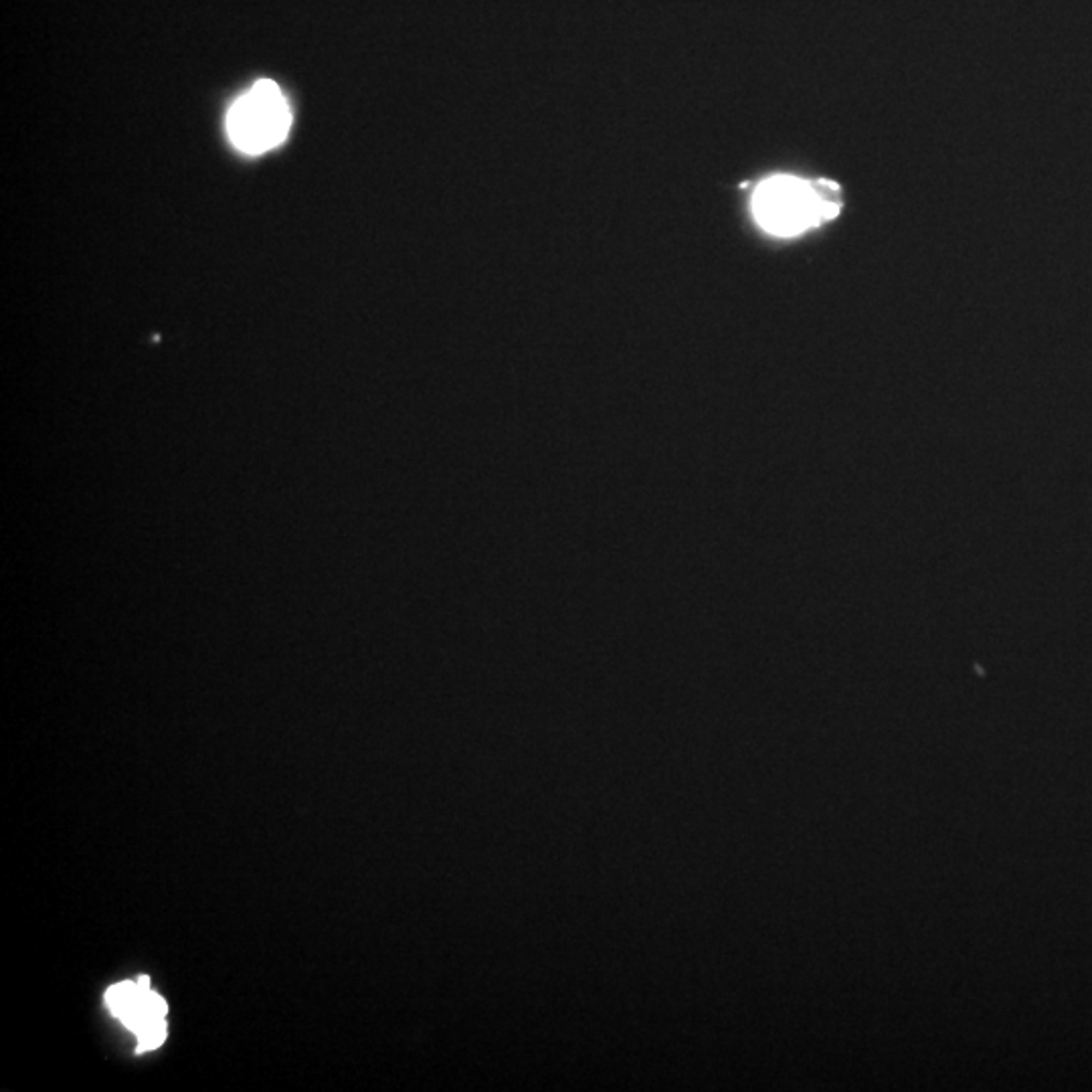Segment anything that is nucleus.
Instances as JSON below:
<instances>
[{
    "label": "nucleus",
    "mask_w": 1092,
    "mask_h": 1092,
    "mask_svg": "<svg viewBox=\"0 0 1092 1092\" xmlns=\"http://www.w3.org/2000/svg\"><path fill=\"white\" fill-rule=\"evenodd\" d=\"M838 186L807 182L795 176H771L756 186L753 213L756 223L779 237H789L835 217Z\"/></svg>",
    "instance_id": "nucleus-1"
},
{
    "label": "nucleus",
    "mask_w": 1092,
    "mask_h": 1092,
    "mask_svg": "<svg viewBox=\"0 0 1092 1092\" xmlns=\"http://www.w3.org/2000/svg\"><path fill=\"white\" fill-rule=\"evenodd\" d=\"M164 1040H167V1022H158L152 1028L144 1029V1032L138 1036V1050H155L161 1046Z\"/></svg>",
    "instance_id": "nucleus-3"
},
{
    "label": "nucleus",
    "mask_w": 1092,
    "mask_h": 1092,
    "mask_svg": "<svg viewBox=\"0 0 1092 1092\" xmlns=\"http://www.w3.org/2000/svg\"><path fill=\"white\" fill-rule=\"evenodd\" d=\"M289 107L282 89L271 79H259L241 95L227 116V130L239 150L261 155L280 146L289 132Z\"/></svg>",
    "instance_id": "nucleus-2"
}]
</instances>
